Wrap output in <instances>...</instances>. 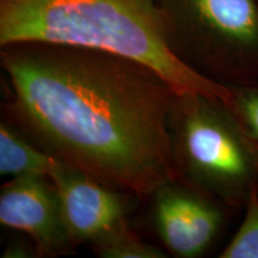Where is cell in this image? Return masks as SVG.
Here are the masks:
<instances>
[{"label":"cell","instance_id":"cell-1","mask_svg":"<svg viewBox=\"0 0 258 258\" xmlns=\"http://www.w3.org/2000/svg\"><path fill=\"white\" fill-rule=\"evenodd\" d=\"M2 48L11 89L6 114L36 146L139 196L176 178L170 115L177 92L156 71L90 48Z\"/></svg>","mask_w":258,"mask_h":258},{"label":"cell","instance_id":"cell-2","mask_svg":"<svg viewBox=\"0 0 258 258\" xmlns=\"http://www.w3.org/2000/svg\"><path fill=\"white\" fill-rule=\"evenodd\" d=\"M48 43L109 51L156 71L177 93L230 104L232 88L171 50L157 0H0V46Z\"/></svg>","mask_w":258,"mask_h":258},{"label":"cell","instance_id":"cell-3","mask_svg":"<svg viewBox=\"0 0 258 258\" xmlns=\"http://www.w3.org/2000/svg\"><path fill=\"white\" fill-rule=\"evenodd\" d=\"M176 178L231 207L258 188V151L231 109L200 93H177L170 115Z\"/></svg>","mask_w":258,"mask_h":258},{"label":"cell","instance_id":"cell-4","mask_svg":"<svg viewBox=\"0 0 258 258\" xmlns=\"http://www.w3.org/2000/svg\"><path fill=\"white\" fill-rule=\"evenodd\" d=\"M157 3L171 50L190 69L219 83L220 78L243 79L258 73L254 0Z\"/></svg>","mask_w":258,"mask_h":258},{"label":"cell","instance_id":"cell-5","mask_svg":"<svg viewBox=\"0 0 258 258\" xmlns=\"http://www.w3.org/2000/svg\"><path fill=\"white\" fill-rule=\"evenodd\" d=\"M152 219L166 250L178 258H196L212 246L224 214L215 200L173 178L153 194Z\"/></svg>","mask_w":258,"mask_h":258},{"label":"cell","instance_id":"cell-6","mask_svg":"<svg viewBox=\"0 0 258 258\" xmlns=\"http://www.w3.org/2000/svg\"><path fill=\"white\" fill-rule=\"evenodd\" d=\"M49 178L73 245L92 244L127 224L128 203L118 189L59 160Z\"/></svg>","mask_w":258,"mask_h":258},{"label":"cell","instance_id":"cell-7","mask_svg":"<svg viewBox=\"0 0 258 258\" xmlns=\"http://www.w3.org/2000/svg\"><path fill=\"white\" fill-rule=\"evenodd\" d=\"M0 224L27 234L40 254H63L74 245L49 177L11 178L0 192Z\"/></svg>","mask_w":258,"mask_h":258},{"label":"cell","instance_id":"cell-8","mask_svg":"<svg viewBox=\"0 0 258 258\" xmlns=\"http://www.w3.org/2000/svg\"><path fill=\"white\" fill-rule=\"evenodd\" d=\"M57 160L36 146L9 120L0 123V175L49 177Z\"/></svg>","mask_w":258,"mask_h":258},{"label":"cell","instance_id":"cell-9","mask_svg":"<svg viewBox=\"0 0 258 258\" xmlns=\"http://www.w3.org/2000/svg\"><path fill=\"white\" fill-rule=\"evenodd\" d=\"M93 252L101 258H165L160 247L141 239L123 224L91 244Z\"/></svg>","mask_w":258,"mask_h":258},{"label":"cell","instance_id":"cell-10","mask_svg":"<svg viewBox=\"0 0 258 258\" xmlns=\"http://www.w3.org/2000/svg\"><path fill=\"white\" fill-rule=\"evenodd\" d=\"M220 258H258V188L245 203V217Z\"/></svg>","mask_w":258,"mask_h":258},{"label":"cell","instance_id":"cell-11","mask_svg":"<svg viewBox=\"0 0 258 258\" xmlns=\"http://www.w3.org/2000/svg\"><path fill=\"white\" fill-rule=\"evenodd\" d=\"M231 88L228 108L258 151V86L231 85Z\"/></svg>","mask_w":258,"mask_h":258},{"label":"cell","instance_id":"cell-12","mask_svg":"<svg viewBox=\"0 0 258 258\" xmlns=\"http://www.w3.org/2000/svg\"><path fill=\"white\" fill-rule=\"evenodd\" d=\"M32 252L38 253L36 250H30L27 246H23L21 243L11 244L4 252V257H31Z\"/></svg>","mask_w":258,"mask_h":258}]
</instances>
